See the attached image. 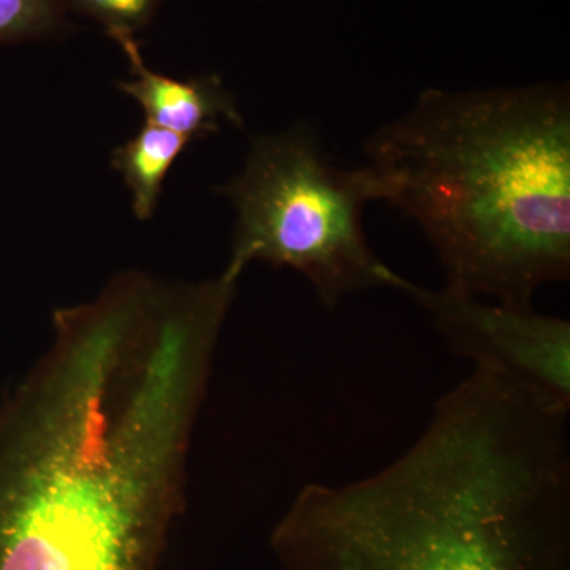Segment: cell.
I'll list each match as a JSON object with an SVG mask.
<instances>
[{"label": "cell", "instance_id": "6da1fadb", "mask_svg": "<svg viewBox=\"0 0 570 570\" xmlns=\"http://www.w3.org/2000/svg\"><path fill=\"white\" fill-rule=\"evenodd\" d=\"M570 407L472 367L417 441L309 483L272 534L281 570H570Z\"/></svg>", "mask_w": 570, "mask_h": 570}, {"label": "cell", "instance_id": "7a4b0ae2", "mask_svg": "<svg viewBox=\"0 0 570 570\" xmlns=\"http://www.w3.org/2000/svg\"><path fill=\"white\" fill-rule=\"evenodd\" d=\"M384 202L422 228L444 291L530 307L570 277V91L426 89L365 146Z\"/></svg>", "mask_w": 570, "mask_h": 570}, {"label": "cell", "instance_id": "3957f363", "mask_svg": "<svg viewBox=\"0 0 570 570\" xmlns=\"http://www.w3.org/2000/svg\"><path fill=\"white\" fill-rule=\"evenodd\" d=\"M219 193L238 214L223 272L235 283L253 262L292 268L326 309L348 295L401 292L407 283L371 249L363 228L366 206L384 202L377 176L367 165L348 170L333 163L306 124L255 138L242 175Z\"/></svg>", "mask_w": 570, "mask_h": 570}, {"label": "cell", "instance_id": "277c9868", "mask_svg": "<svg viewBox=\"0 0 570 570\" xmlns=\"http://www.w3.org/2000/svg\"><path fill=\"white\" fill-rule=\"evenodd\" d=\"M404 294L433 318L453 354L570 407V322L534 307L485 303L407 281Z\"/></svg>", "mask_w": 570, "mask_h": 570}, {"label": "cell", "instance_id": "5b68a950", "mask_svg": "<svg viewBox=\"0 0 570 570\" xmlns=\"http://www.w3.org/2000/svg\"><path fill=\"white\" fill-rule=\"evenodd\" d=\"M111 39L121 47L134 75L132 80L118 81V88L140 104L146 124L181 134L193 141L219 132L220 119L243 126L234 94L225 88L219 75L178 80L146 66L135 36L115 33Z\"/></svg>", "mask_w": 570, "mask_h": 570}, {"label": "cell", "instance_id": "8992f818", "mask_svg": "<svg viewBox=\"0 0 570 570\" xmlns=\"http://www.w3.org/2000/svg\"><path fill=\"white\" fill-rule=\"evenodd\" d=\"M190 141L181 134L146 124L140 132L112 151V168L122 175L129 187L138 219L154 216L165 178Z\"/></svg>", "mask_w": 570, "mask_h": 570}, {"label": "cell", "instance_id": "52a82bcc", "mask_svg": "<svg viewBox=\"0 0 570 570\" xmlns=\"http://www.w3.org/2000/svg\"><path fill=\"white\" fill-rule=\"evenodd\" d=\"M63 0H0V43L50 39L66 31Z\"/></svg>", "mask_w": 570, "mask_h": 570}, {"label": "cell", "instance_id": "ba28073f", "mask_svg": "<svg viewBox=\"0 0 570 570\" xmlns=\"http://www.w3.org/2000/svg\"><path fill=\"white\" fill-rule=\"evenodd\" d=\"M67 9L92 18L107 29L108 36H135L156 17L163 0H63Z\"/></svg>", "mask_w": 570, "mask_h": 570}]
</instances>
